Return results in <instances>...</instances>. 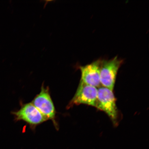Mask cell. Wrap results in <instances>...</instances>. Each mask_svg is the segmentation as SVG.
I'll return each mask as SVG.
<instances>
[{
	"mask_svg": "<svg viewBox=\"0 0 149 149\" xmlns=\"http://www.w3.org/2000/svg\"><path fill=\"white\" fill-rule=\"evenodd\" d=\"M95 107L107 113L114 125L116 126L118 124L119 111L113 91L103 86L98 87Z\"/></svg>",
	"mask_w": 149,
	"mask_h": 149,
	"instance_id": "6da1fadb",
	"label": "cell"
},
{
	"mask_svg": "<svg viewBox=\"0 0 149 149\" xmlns=\"http://www.w3.org/2000/svg\"><path fill=\"white\" fill-rule=\"evenodd\" d=\"M123 62L122 59L116 56L109 60H102L100 68L101 85L112 91L115 86L119 68Z\"/></svg>",
	"mask_w": 149,
	"mask_h": 149,
	"instance_id": "7a4b0ae2",
	"label": "cell"
},
{
	"mask_svg": "<svg viewBox=\"0 0 149 149\" xmlns=\"http://www.w3.org/2000/svg\"><path fill=\"white\" fill-rule=\"evenodd\" d=\"M31 103L47 120H52L55 127H58V125L56 120L55 108L48 87H45L43 84L40 93L37 95Z\"/></svg>",
	"mask_w": 149,
	"mask_h": 149,
	"instance_id": "3957f363",
	"label": "cell"
},
{
	"mask_svg": "<svg viewBox=\"0 0 149 149\" xmlns=\"http://www.w3.org/2000/svg\"><path fill=\"white\" fill-rule=\"evenodd\" d=\"M97 88L80 81L77 91L67 108L69 109L74 105L80 104L95 107L97 100Z\"/></svg>",
	"mask_w": 149,
	"mask_h": 149,
	"instance_id": "277c9868",
	"label": "cell"
},
{
	"mask_svg": "<svg viewBox=\"0 0 149 149\" xmlns=\"http://www.w3.org/2000/svg\"><path fill=\"white\" fill-rule=\"evenodd\" d=\"M13 113L16 121H24L33 128L47 120L31 102L23 104Z\"/></svg>",
	"mask_w": 149,
	"mask_h": 149,
	"instance_id": "5b68a950",
	"label": "cell"
},
{
	"mask_svg": "<svg viewBox=\"0 0 149 149\" xmlns=\"http://www.w3.org/2000/svg\"><path fill=\"white\" fill-rule=\"evenodd\" d=\"M102 60L99 59L85 66H79L81 73L80 81L96 88L99 87L101 85L100 72Z\"/></svg>",
	"mask_w": 149,
	"mask_h": 149,
	"instance_id": "8992f818",
	"label": "cell"
}]
</instances>
